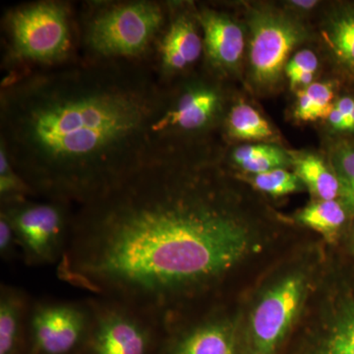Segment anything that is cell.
I'll use <instances>...</instances> for the list:
<instances>
[{
  "label": "cell",
  "mask_w": 354,
  "mask_h": 354,
  "mask_svg": "<svg viewBox=\"0 0 354 354\" xmlns=\"http://www.w3.org/2000/svg\"><path fill=\"white\" fill-rule=\"evenodd\" d=\"M261 248L225 174L204 151L158 140L145 164L74 213L58 278L136 307L165 327Z\"/></svg>",
  "instance_id": "1"
},
{
  "label": "cell",
  "mask_w": 354,
  "mask_h": 354,
  "mask_svg": "<svg viewBox=\"0 0 354 354\" xmlns=\"http://www.w3.org/2000/svg\"><path fill=\"white\" fill-rule=\"evenodd\" d=\"M165 99L146 60L48 67L4 84L0 143L35 197L83 206L149 160Z\"/></svg>",
  "instance_id": "2"
},
{
  "label": "cell",
  "mask_w": 354,
  "mask_h": 354,
  "mask_svg": "<svg viewBox=\"0 0 354 354\" xmlns=\"http://www.w3.org/2000/svg\"><path fill=\"white\" fill-rule=\"evenodd\" d=\"M314 264L288 265L265 283L237 320V354H283L311 295Z\"/></svg>",
  "instance_id": "3"
},
{
  "label": "cell",
  "mask_w": 354,
  "mask_h": 354,
  "mask_svg": "<svg viewBox=\"0 0 354 354\" xmlns=\"http://www.w3.org/2000/svg\"><path fill=\"white\" fill-rule=\"evenodd\" d=\"M165 24L158 2L102 4L84 23L83 41L92 59L145 60Z\"/></svg>",
  "instance_id": "4"
},
{
  "label": "cell",
  "mask_w": 354,
  "mask_h": 354,
  "mask_svg": "<svg viewBox=\"0 0 354 354\" xmlns=\"http://www.w3.org/2000/svg\"><path fill=\"white\" fill-rule=\"evenodd\" d=\"M8 57L15 64L55 67L67 64L73 46L71 12L62 1H38L6 14Z\"/></svg>",
  "instance_id": "5"
},
{
  "label": "cell",
  "mask_w": 354,
  "mask_h": 354,
  "mask_svg": "<svg viewBox=\"0 0 354 354\" xmlns=\"http://www.w3.org/2000/svg\"><path fill=\"white\" fill-rule=\"evenodd\" d=\"M93 324L83 354H158L165 325L136 307L106 298H90Z\"/></svg>",
  "instance_id": "6"
},
{
  "label": "cell",
  "mask_w": 354,
  "mask_h": 354,
  "mask_svg": "<svg viewBox=\"0 0 354 354\" xmlns=\"http://www.w3.org/2000/svg\"><path fill=\"white\" fill-rule=\"evenodd\" d=\"M64 202L31 199L1 205L17 235L21 256L29 266L58 265L64 257L74 212Z\"/></svg>",
  "instance_id": "7"
},
{
  "label": "cell",
  "mask_w": 354,
  "mask_h": 354,
  "mask_svg": "<svg viewBox=\"0 0 354 354\" xmlns=\"http://www.w3.org/2000/svg\"><path fill=\"white\" fill-rule=\"evenodd\" d=\"M283 354H354V283L330 286Z\"/></svg>",
  "instance_id": "8"
},
{
  "label": "cell",
  "mask_w": 354,
  "mask_h": 354,
  "mask_svg": "<svg viewBox=\"0 0 354 354\" xmlns=\"http://www.w3.org/2000/svg\"><path fill=\"white\" fill-rule=\"evenodd\" d=\"M93 315L90 298L32 301L27 354H83L92 329Z\"/></svg>",
  "instance_id": "9"
},
{
  "label": "cell",
  "mask_w": 354,
  "mask_h": 354,
  "mask_svg": "<svg viewBox=\"0 0 354 354\" xmlns=\"http://www.w3.org/2000/svg\"><path fill=\"white\" fill-rule=\"evenodd\" d=\"M250 65L257 85L269 87L286 69L293 48L305 38L304 28L279 11L258 10L250 19Z\"/></svg>",
  "instance_id": "10"
},
{
  "label": "cell",
  "mask_w": 354,
  "mask_h": 354,
  "mask_svg": "<svg viewBox=\"0 0 354 354\" xmlns=\"http://www.w3.org/2000/svg\"><path fill=\"white\" fill-rule=\"evenodd\" d=\"M165 329L158 354H237V320L221 314L192 323L172 321Z\"/></svg>",
  "instance_id": "11"
},
{
  "label": "cell",
  "mask_w": 354,
  "mask_h": 354,
  "mask_svg": "<svg viewBox=\"0 0 354 354\" xmlns=\"http://www.w3.org/2000/svg\"><path fill=\"white\" fill-rule=\"evenodd\" d=\"M220 106L216 88L206 84H188L172 100L167 94L153 133L158 140H176L180 134L202 131L213 123Z\"/></svg>",
  "instance_id": "12"
},
{
  "label": "cell",
  "mask_w": 354,
  "mask_h": 354,
  "mask_svg": "<svg viewBox=\"0 0 354 354\" xmlns=\"http://www.w3.org/2000/svg\"><path fill=\"white\" fill-rule=\"evenodd\" d=\"M204 41L195 21L187 13H178L158 41V77H169L187 69L201 57Z\"/></svg>",
  "instance_id": "13"
},
{
  "label": "cell",
  "mask_w": 354,
  "mask_h": 354,
  "mask_svg": "<svg viewBox=\"0 0 354 354\" xmlns=\"http://www.w3.org/2000/svg\"><path fill=\"white\" fill-rule=\"evenodd\" d=\"M204 35V50L209 62L216 69H234L243 53L244 32L230 16L204 9L198 14Z\"/></svg>",
  "instance_id": "14"
},
{
  "label": "cell",
  "mask_w": 354,
  "mask_h": 354,
  "mask_svg": "<svg viewBox=\"0 0 354 354\" xmlns=\"http://www.w3.org/2000/svg\"><path fill=\"white\" fill-rule=\"evenodd\" d=\"M32 300L25 290L0 288V354H27L28 325Z\"/></svg>",
  "instance_id": "15"
},
{
  "label": "cell",
  "mask_w": 354,
  "mask_h": 354,
  "mask_svg": "<svg viewBox=\"0 0 354 354\" xmlns=\"http://www.w3.org/2000/svg\"><path fill=\"white\" fill-rule=\"evenodd\" d=\"M295 174L319 201L339 198V183L334 169L314 155H300L292 158Z\"/></svg>",
  "instance_id": "16"
},
{
  "label": "cell",
  "mask_w": 354,
  "mask_h": 354,
  "mask_svg": "<svg viewBox=\"0 0 354 354\" xmlns=\"http://www.w3.org/2000/svg\"><path fill=\"white\" fill-rule=\"evenodd\" d=\"M346 212L344 205L337 200L318 201L300 211L297 218L302 225L322 234L328 241L333 242L344 227Z\"/></svg>",
  "instance_id": "17"
},
{
  "label": "cell",
  "mask_w": 354,
  "mask_h": 354,
  "mask_svg": "<svg viewBox=\"0 0 354 354\" xmlns=\"http://www.w3.org/2000/svg\"><path fill=\"white\" fill-rule=\"evenodd\" d=\"M228 132L241 140L268 139L274 135L267 120L252 106L244 102L235 104L227 118Z\"/></svg>",
  "instance_id": "18"
},
{
  "label": "cell",
  "mask_w": 354,
  "mask_h": 354,
  "mask_svg": "<svg viewBox=\"0 0 354 354\" xmlns=\"http://www.w3.org/2000/svg\"><path fill=\"white\" fill-rule=\"evenodd\" d=\"M295 116L302 121H315L328 118L334 109V90L330 83H312L297 91Z\"/></svg>",
  "instance_id": "19"
},
{
  "label": "cell",
  "mask_w": 354,
  "mask_h": 354,
  "mask_svg": "<svg viewBox=\"0 0 354 354\" xmlns=\"http://www.w3.org/2000/svg\"><path fill=\"white\" fill-rule=\"evenodd\" d=\"M324 38L335 57L344 64L354 65V12L333 18L324 31Z\"/></svg>",
  "instance_id": "20"
},
{
  "label": "cell",
  "mask_w": 354,
  "mask_h": 354,
  "mask_svg": "<svg viewBox=\"0 0 354 354\" xmlns=\"http://www.w3.org/2000/svg\"><path fill=\"white\" fill-rule=\"evenodd\" d=\"M35 197L30 186L11 162L6 146L0 143V204H13Z\"/></svg>",
  "instance_id": "21"
},
{
  "label": "cell",
  "mask_w": 354,
  "mask_h": 354,
  "mask_svg": "<svg viewBox=\"0 0 354 354\" xmlns=\"http://www.w3.org/2000/svg\"><path fill=\"white\" fill-rule=\"evenodd\" d=\"M332 169L339 183V198L344 208L354 213V149L337 147L332 153Z\"/></svg>",
  "instance_id": "22"
},
{
  "label": "cell",
  "mask_w": 354,
  "mask_h": 354,
  "mask_svg": "<svg viewBox=\"0 0 354 354\" xmlns=\"http://www.w3.org/2000/svg\"><path fill=\"white\" fill-rule=\"evenodd\" d=\"M252 183L257 189L272 196L290 194L299 189L300 186V179L297 174L286 171L283 167L255 174Z\"/></svg>",
  "instance_id": "23"
},
{
  "label": "cell",
  "mask_w": 354,
  "mask_h": 354,
  "mask_svg": "<svg viewBox=\"0 0 354 354\" xmlns=\"http://www.w3.org/2000/svg\"><path fill=\"white\" fill-rule=\"evenodd\" d=\"M288 162V158L286 153L278 147L271 145L259 157L254 158L250 162H245L239 167H241L243 171L250 172V174L255 176V174H263V172L285 167Z\"/></svg>",
  "instance_id": "24"
},
{
  "label": "cell",
  "mask_w": 354,
  "mask_h": 354,
  "mask_svg": "<svg viewBox=\"0 0 354 354\" xmlns=\"http://www.w3.org/2000/svg\"><path fill=\"white\" fill-rule=\"evenodd\" d=\"M318 68V57L310 50H300L286 64V74L290 79L291 88H295L298 80L309 73H316Z\"/></svg>",
  "instance_id": "25"
},
{
  "label": "cell",
  "mask_w": 354,
  "mask_h": 354,
  "mask_svg": "<svg viewBox=\"0 0 354 354\" xmlns=\"http://www.w3.org/2000/svg\"><path fill=\"white\" fill-rule=\"evenodd\" d=\"M19 253V242L15 230L6 215L0 213V257L6 262H11Z\"/></svg>",
  "instance_id": "26"
},
{
  "label": "cell",
  "mask_w": 354,
  "mask_h": 354,
  "mask_svg": "<svg viewBox=\"0 0 354 354\" xmlns=\"http://www.w3.org/2000/svg\"><path fill=\"white\" fill-rule=\"evenodd\" d=\"M335 106L339 109V113L344 116V122H346V130H351V120L354 111V100L348 97H342L335 104Z\"/></svg>",
  "instance_id": "27"
},
{
  "label": "cell",
  "mask_w": 354,
  "mask_h": 354,
  "mask_svg": "<svg viewBox=\"0 0 354 354\" xmlns=\"http://www.w3.org/2000/svg\"><path fill=\"white\" fill-rule=\"evenodd\" d=\"M330 125L337 130H346V122H344V116L339 113V109L335 108L332 109L329 116H328Z\"/></svg>",
  "instance_id": "28"
},
{
  "label": "cell",
  "mask_w": 354,
  "mask_h": 354,
  "mask_svg": "<svg viewBox=\"0 0 354 354\" xmlns=\"http://www.w3.org/2000/svg\"><path fill=\"white\" fill-rule=\"evenodd\" d=\"M291 3H293L295 6L299 7V8L309 9L315 6L318 2L311 1V0H310V1H292Z\"/></svg>",
  "instance_id": "29"
},
{
  "label": "cell",
  "mask_w": 354,
  "mask_h": 354,
  "mask_svg": "<svg viewBox=\"0 0 354 354\" xmlns=\"http://www.w3.org/2000/svg\"><path fill=\"white\" fill-rule=\"evenodd\" d=\"M349 247H351V253L354 254V230L353 234H351V246Z\"/></svg>",
  "instance_id": "30"
},
{
  "label": "cell",
  "mask_w": 354,
  "mask_h": 354,
  "mask_svg": "<svg viewBox=\"0 0 354 354\" xmlns=\"http://www.w3.org/2000/svg\"><path fill=\"white\" fill-rule=\"evenodd\" d=\"M351 130L354 129V111L353 113V115H351Z\"/></svg>",
  "instance_id": "31"
}]
</instances>
